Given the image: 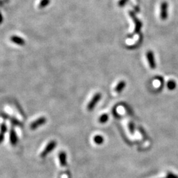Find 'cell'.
Here are the masks:
<instances>
[{"label":"cell","instance_id":"obj_1","mask_svg":"<svg viewBox=\"0 0 178 178\" xmlns=\"http://www.w3.org/2000/svg\"><path fill=\"white\" fill-rule=\"evenodd\" d=\"M101 94L99 93V92H98V93H96L94 95V96L92 98L91 101L89 102V104L87 105L88 111L91 112L94 110L95 106H96L100 99H101Z\"/></svg>","mask_w":178,"mask_h":178},{"label":"cell","instance_id":"obj_2","mask_svg":"<svg viewBox=\"0 0 178 178\" xmlns=\"http://www.w3.org/2000/svg\"><path fill=\"white\" fill-rule=\"evenodd\" d=\"M57 146V142L56 141H51L48 144L46 145L45 149L42 150L40 154V157L44 158L46 157L47 154H49L52 150L56 149Z\"/></svg>","mask_w":178,"mask_h":178},{"label":"cell","instance_id":"obj_3","mask_svg":"<svg viewBox=\"0 0 178 178\" xmlns=\"http://www.w3.org/2000/svg\"><path fill=\"white\" fill-rule=\"evenodd\" d=\"M47 121V119L45 117H40L39 118L35 120L34 121L31 123V125H30V128L32 130H34L37 128H38L42 125H44Z\"/></svg>","mask_w":178,"mask_h":178},{"label":"cell","instance_id":"obj_4","mask_svg":"<svg viewBox=\"0 0 178 178\" xmlns=\"http://www.w3.org/2000/svg\"><path fill=\"white\" fill-rule=\"evenodd\" d=\"M168 5L166 1H164L161 3L160 6V18L164 21L168 18Z\"/></svg>","mask_w":178,"mask_h":178},{"label":"cell","instance_id":"obj_5","mask_svg":"<svg viewBox=\"0 0 178 178\" xmlns=\"http://www.w3.org/2000/svg\"><path fill=\"white\" fill-rule=\"evenodd\" d=\"M147 58L150 68L152 69L156 68V61H155V57L153 52L150 51V50L148 51L147 53Z\"/></svg>","mask_w":178,"mask_h":178},{"label":"cell","instance_id":"obj_6","mask_svg":"<svg viewBox=\"0 0 178 178\" xmlns=\"http://www.w3.org/2000/svg\"><path fill=\"white\" fill-rule=\"evenodd\" d=\"M9 141L12 145H16L18 143V137H17L14 128H11L10 129L9 132Z\"/></svg>","mask_w":178,"mask_h":178},{"label":"cell","instance_id":"obj_7","mask_svg":"<svg viewBox=\"0 0 178 178\" xmlns=\"http://www.w3.org/2000/svg\"><path fill=\"white\" fill-rule=\"evenodd\" d=\"M10 40H11L13 43L15 44L18 46H23L25 44V40L22 38L20 37L19 36H16V35H13V36H11L10 38Z\"/></svg>","mask_w":178,"mask_h":178},{"label":"cell","instance_id":"obj_8","mask_svg":"<svg viewBox=\"0 0 178 178\" xmlns=\"http://www.w3.org/2000/svg\"><path fill=\"white\" fill-rule=\"evenodd\" d=\"M58 158L61 166L66 167L67 164V154L64 151H61L58 154Z\"/></svg>","mask_w":178,"mask_h":178},{"label":"cell","instance_id":"obj_9","mask_svg":"<svg viewBox=\"0 0 178 178\" xmlns=\"http://www.w3.org/2000/svg\"><path fill=\"white\" fill-rule=\"evenodd\" d=\"M2 117H3L4 119H9L10 122L11 123V124L15 125V126H21V123L20 122L18 119H17L16 118H15V117H10L9 116H7V114H2Z\"/></svg>","mask_w":178,"mask_h":178},{"label":"cell","instance_id":"obj_10","mask_svg":"<svg viewBox=\"0 0 178 178\" xmlns=\"http://www.w3.org/2000/svg\"><path fill=\"white\" fill-rule=\"evenodd\" d=\"M7 125L5 123H3L0 125V144H1L2 142L3 141L5 134L7 131Z\"/></svg>","mask_w":178,"mask_h":178},{"label":"cell","instance_id":"obj_11","mask_svg":"<svg viewBox=\"0 0 178 178\" xmlns=\"http://www.w3.org/2000/svg\"><path fill=\"white\" fill-rule=\"evenodd\" d=\"M131 16L132 17L133 19L134 20V22H135V33H138V32H139L140 30H141V27H142L141 22H140L139 20L137 19L136 17H135L134 14L131 13Z\"/></svg>","mask_w":178,"mask_h":178},{"label":"cell","instance_id":"obj_12","mask_svg":"<svg viewBox=\"0 0 178 178\" xmlns=\"http://www.w3.org/2000/svg\"><path fill=\"white\" fill-rule=\"evenodd\" d=\"M125 86H126V82L124 81H121L118 82V84L116 85V88H115V91H116V92L117 93H119V92H121V91H123L124 90V89L125 88Z\"/></svg>","mask_w":178,"mask_h":178},{"label":"cell","instance_id":"obj_13","mask_svg":"<svg viewBox=\"0 0 178 178\" xmlns=\"http://www.w3.org/2000/svg\"><path fill=\"white\" fill-rule=\"evenodd\" d=\"M94 142L96 144H101L104 142V138L101 135H96L94 137Z\"/></svg>","mask_w":178,"mask_h":178},{"label":"cell","instance_id":"obj_14","mask_svg":"<svg viewBox=\"0 0 178 178\" xmlns=\"http://www.w3.org/2000/svg\"><path fill=\"white\" fill-rule=\"evenodd\" d=\"M167 87L170 91H173L176 88V82L174 81V80H170L167 83Z\"/></svg>","mask_w":178,"mask_h":178},{"label":"cell","instance_id":"obj_15","mask_svg":"<svg viewBox=\"0 0 178 178\" xmlns=\"http://www.w3.org/2000/svg\"><path fill=\"white\" fill-rule=\"evenodd\" d=\"M50 3V0H41L38 5L39 9H43L46 7Z\"/></svg>","mask_w":178,"mask_h":178},{"label":"cell","instance_id":"obj_16","mask_svg":"<svg viewBox=\"0 0 178 178\" xmlns=\"http://www.w3.org/2000/svg\"><path fill=\"white\" fill-rule=\"evenodd\" d=\"M108 118H109L108 115H107V114H103L99 117L98 121H99L100 124H105V123H106L107 121Z\"/></svg>","mask_w":178,"mask_h":178},{"label":"cell","instance_id":"obj_17","mask_svg":"<svg viewBox=\"0 0 178 178\" xmlns=\"http://www.w3.org/2000/svg\"><path fill=\"white\" fill-rule=\"evenodd\" d=\"M166 177L168 178H178V175L173 174L172 172H168V173Z\"/></svg>","mask_w":178,"mask_h":178},{"label":"cell","instance_id":"obj_18","mask_svg":"<svg viewBox=\"0 0 178 178\" xmlns=\"http://www.w3.org/2000/svg\"><path fill=\"white\" fill-rule=\"evenodd\" d=\"M127 1H128V0H120L119 2V6H121V7L124 6L125 3H127Z\"/></svg>","mask_w":178,"mask_h":178},{"label":"cell","instance_id":"obj_19","mask_svg":"<svg viewBox=\"0 0 178 178\" xmlns=\"http://www.w3.org/2000/svg\"><path fill=\"white\" fill-rule=\"evenodd\" d=\"M129 129H130V131H131V133H134V126H133V124H130V125H129Z\"/></svg>","mask_w":178,"mask_h":178},{"label":"cell","instance_id":"obj_20","mask_svg":"<svg viewBox=\"0 0 178 178\" xmlns=\"http://www.w3.org/2000/svg\"><path fill=\"white\" fill-rule=\"evenodd\" d=\"M3 21V17L2 16V14L0 13V24H1Z\"/></svg>","mask_w":178,"mask_h":178},{"label":"cell","instance_id":"obj_21","mask_svg":"<svg viewBox=\"0 0 178 178\" xmlns=\"http://www.w3.org/2000/svg\"><path fill=\"white\" fill-rule=\"evenodd\" d=\"M166 178H168V177H166Z\"/></svg>","mask_w":178,"mask_h":178}]
</instances>
